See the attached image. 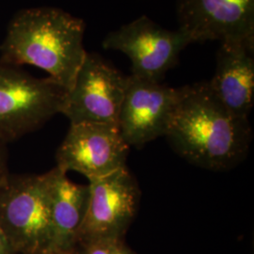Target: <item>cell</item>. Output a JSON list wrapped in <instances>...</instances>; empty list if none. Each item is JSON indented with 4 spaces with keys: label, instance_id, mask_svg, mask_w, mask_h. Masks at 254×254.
Segmentation results:
<instances>
[{
    "label": "cell",
    "instance_id": "cell-11",
    "mask_svg": "<svg viewBox=\"0 0 254 254\" xmlns=\"http://www.w3.org/2000/svg\"><path fill=\"white\" fill-rule=\"evenodd\" d=\"M209 87L236 117L249 120L254 103V43H220Z\"/></svg>",
    "mask_w": 254,
    "mask_h": 254
},
{
    "label": "cell",
    "instance_id": "cell-13",
    "mask_svg": "<svg viewBox=\"0 0 254 254\" xmlns=\"http://www.w3.org/2000/svg\"><path fill=\"white\" fill-rule=\"evenodd\" d=\"M77 254H135L127 247L123 238H109L89 241L78 245Z\"/></svg>",
    "mask_w": 254,
    "mask_h": 254
},
{
    "label": "cell",
    "instance_id": "cell-8",
    "mask_svg": "<svg viewBox=\"0 0 254 254\" xmlns=\"http://www.w3.org/2000/svg\"><path fill=\"white\" fill-rule=\"evenodd\" d=\"M130 146L118 126L73 124L57 152V168L93 180L127 167Z\"/></svg>",
    "mask_w": 254,
    "mask_h": 254
},
{
    "label": "cell",
    "instance_id": "cell-7",
    "mask_svg": "<svg viewBox=\"0 0 254 254\" xmlns=\"http://www.w3.org/2000/svg\"><path fill=\"white\" fill-rule=\"evenodd\" d=\"M89 200L78 233V245L123 238L136 216L140 190L127 167L89 181Z\"/></svg>",
    "mask_w": 254,
    "mask_h": 254
},
{
    "label": "cell",
    "instance_id": "cell-3",
    "mask_svg": "<svg viewBox=\"0 0 254 254\" xmlns=\"http://www.w3.org/2000/svg\"><path fill=\"white\" fill-rule=\"evenodd\" d=\"M53 170L9 178L0 187V228L15 254L48 253Z\"/></svg>",
    "mask_w": 254,
    "mask_h": 254
},
{
    "label": "cell",
    "instance_id": "cell-4",
    "mask_svg": "<svg viewBox=\"0 0 254 254\" xmlns=\"http://www.w3.org/2000/svg\"><path fill=\"white\" fill-rule=\"evenodd\" d=\"M67 91L0 62V141L25 136L61 114Z\"/></svg>",
    "mask_w": 254,
    "mask_h": 254
},
{
    "label": "cell",
    "instance_id": "cell-5",
    "mask_svg": "<svg viewBox=\"0 0 254 254\" xmlns=\"http://www.w3.org/2000/svg\"><path fill=\"white\" fill-rule=\"evenodd\" d=\"M193 43L181 29H167L142 15L109 32L102 46L127 55L132 64V75L161 82L177 64L183 50Z\"/></svg>",
    "mask_w": 254,
    "mask_h": 254
},
{
    "label": "cell",
    "instance_id": "cell-10",
    "mask_svg": "<svg viewBox=\"0 0 254 254\" xmlns=\"http://www.w3.org/2000/svg\"><path fill=\"white\" fill-rule=\"evenodd\" d=\"M176 15L194 43H254V0H178Z\"/></svg>",
    "mask_w": 254,
    "mask_h": 254
},
{
    "label": "cell",
    "instance_id": "cell-9",
    "mask_svg": "<svg viewBox=\"0 0 254 254\" xmlns=\"http://www.w3.org/2000/svg\"><path fill=\"white\" fill-rule=\"evenodd\" d=\"M179 94L180 88L128 75L118 119L127 144L140 148L165 136Z\"/></svg>",
    "mask_w": 254,
    "mask_h": 254
},
{
    "label": "cell",
    "instance_id": "cell-2",
    "mask_svg": "<svg viewBox=\"0 0 254 254\" xmlns=\"http://www.w3.org/2000/svg\"><path fill=\"white\" fill-rule=\"evenodd\" d=\"M84 20L63 9L37 7L12 18L0 46L1 63L32 65L66 91L73 86L86 58Z\"/></svg>",
    "mask_w": 254,
    "mask_h": 254
},
{
    "label": "cell",
    "instance_id": "cell-16",
    "mask_svg": "<svg viewBox=\"0 0 254 254\" xmlns=\"http://www.w3.org/2000/svg\"><path fill=\"white\" fill-rule=\"evenodd\" d=\"M77 254V251L74 252V253H54V252H51V253H46V254Z\"/></svg>",
    "mask_w": 254,
    "mask_h": 254
},
{
    "label": "cell",
    "instance_id": "cell-15",
    "mask_svg": "<svg viewBox=\"0 0 254 254\" xmlns=\"http://www.w3.org/2000/svg\"><path fill=\"white\" fill-rule=\"evenodd\" d=\"M0 254H16L10 245L8 237L0 228Z\"/></svg>",
    "mask_w": 254,
    "mask_h": 254
},
{
    "label": "cell",
    "instance_id": "cell-12",
    "mask_svg": "<svg viewBox=\"0 0 254 254\" xmlns=\"http://www.w3.org/2000/svg\"><path fill=\"white\" fill-rule=\"evenodd\" d=\"M89 186L77 185L59 168L53 169L51 242L48 253H74L86 214Z\"/></svg>",
    "mask_w": 254,
    "mask_h": 254
},
{
    "label": "cell",
    "instance_id": "cell-6",
    "mask_svg": "<svg viewBox=\"0 0 254 254\" xmlns=\"http://www.w3.org/2000/svg\"><path fill=\"white\" fill-rule=\"evenodd\" d=\"M127 76L100 55L87 53L73 86L66 92L61 114L73 124L118 126Z\"/></svg>",
    "mask_w": 254,
    "mask_h": 254
},
{
    "label": "cell",
    "instance_id": "cell-14",
    "mask_svg": "<svg viewBox=\"0 0 254 254\" xmlns=\"http://www.w3.org/2000/svg\"><path fill=\"white\" fill-rule=\"evenodd\" d=\"M4 142L0 141V187L5 183V181L8 179V170H7V159L5 152L3 149V144Z\"/></svg>",
    "mask_w": 254,
    "mask_h": 254
},
{
    "label": "cell",
    "instance_id": "cell-1",
    "mask_svg": "<svg viewBox=\"0 0 254 254\" xmlns=\"http://www.w3.org/2000/svg\"><path fill=\"white\" fill-rule=\"evenodd\" d=\"M165 136L190 163L225 171L245 158L253 130L249 120L232 114L203 81L180 88Z\"/></svg>",
    "mask_w": 254,
    "mask_h": 254
}]
</instances>
